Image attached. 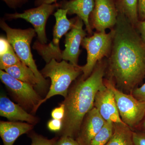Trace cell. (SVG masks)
<instances>
[{
    "label": "cell",
    "instance_id": "29",
    "mask_svg": "<svg viewBox=\"0 0 145 145\" xmlns=\"http://www.w3.org/2000/svg\"><path fill=\"white\" fill-rule=\"evenodd\" d=\"M10 45L7 39L3 36L0 39V55L5 54L9 49Z\"/></svg>",
    "mask_w": 145,
    "mask_h": 145
},
{
    "label": "cell",
    "instance_id": "16",
    "mask_svg": "<svg viewBox=\"0 0 145 145\" xmlns=\"http://www.w3.org/2000/svg\"><path fill=\"white\" fill-rule=\"evenodd\" d=\"M34 126L27 123L1 121L0 136L3 145H13L20 136L32 131Z\"/></svg>",
    "mask_w": 145,
    "mask_h": 145
},
{
    "label": "cell",
    "instance_id": "27",
    "mask_svg": "<svg viewBox=\"0 0 145 145\" xmlns=\"http://www.w3.org/2000/svg\"><path fill=\"white\" fill-rule=\"evenodd\" d=\"M54 145H80L76 139L70 137H61Z\"/></svg>",
    "mask_w": 145,
    "mask_h": 145
},
{
    "label": "cell",
    "instance_id": "21",
    "mask_svg": "<svg viewBox=\"0 0 145 145\" xmlns=\"http://www.w3.org/2000/svg\"><path fill=\"white\" fill-rule=\"evenodd\" d=\"M21 62L11 45L7 52L0 55V68L1 70H5L6 69L18 64Z\"/></svg>",
    "mask_w": 145,
    "mask_h": 145
},
{
    "label": "cell",
    "instance_id": "30",
    "mask_svg": "<svg viewBox=\"0 0 145 145\" xmlns=\"http://www.w3.org/2000/svg\"><path fill=\"white\" fill-rule=\"evenodd\" d=\"M138 13L139 19L143 21L145 19V0H138Z\"/></svg>",
    "mask_w": 145,
    "mask_h": 145
},
{
    "label": "cell",
    "instance_id": "15",
    "mask_svg": "<svg viewBox=\"0 0 145 145\" xmlns=\"http://www.w3.org/2000/svg\"><path fill=\"white\" fill-rule=\"evenodd\" d=\"M60 8L67 10V14H75L85 25L86 31L90 35L93 31L89 22V17L94 6L95 0H64L59 3Z\"/></svg>",
    "mask_w": 145,
    "mask_h": 145
},
{
    "label": "cell",
    "instance_id": "25",
    "mask_svg": "<svg viewBox=\"0 0 145 145\" xmlns=\"http://www.w3.org/2000/svg\"><path fill=\"white\" fill-rule=\"evenodd\" d=\"M65 105L61 103L59 106L53 109L51 112V115L52 119L61 120L63 121L65 116Z\"/></svg>",
    "mask_w": 145,
    "mask_h": 145
},
{
    "label": "cell",
    "instance_id": "19",
    "mask_svg": "<svg viewBox=\"0 0 145 145\" xmlns=\"http://www.w3.org/2000/svg\"><path fill=\"white\" fill-rule=\"evenodd\" d=\"M118 13L124 15L135 27L139 22L138 0H114Z\"/></svg>",
    "mask_w": 145,
    "mask_h": 145
},
{
    "label": "cell",
    "instance_id": "2",
    "mask_svg": "<svg viewBox=\"0 0 145 145\" xmlns=\"http://www.w3.org/2000/svg\"><path fill=\"white\" fill-rule=\"evenodd\" d=\"M105 62L98 63L93 72L86 80L80 78L69 90L62 103L65 113L63 126L58 135L61 137H70L76 139L86 114L94 107L96 93L105 86L103 79Z\"/></svg>",
    "mask_w": 145,
    "mask_h": 145
},
{
    "label": "cell",
    "instance_id": "10",
    "mask_svg": "<svg viewBox=\"0 0 145 145\" xmlns=\"http://www.w3.org/2000/svg\"><path fill=\"white\" fill-rule=\"evenodd\" d=\"M118 12L114 0H95V6L89 17L91 28L105 32L117 23Z\"/></svg>",
    "mask_w": 145,
    "mask_h": 145
},
{
    "label": "cell",
    "instance_id": "20",
    "mask_svg": "<svg viewBox=\"0 0 145 145\" xmlns=\"http://www.w3.org/2000/svg\"><path fill=\"white\" fill-rule=\"evenodd\" d=\"M114 130V123L106 122L103 127L91 141L89 145H105L111 137Z\"/></svg>",
    "mask_w": 145,
    "mask_h": 145
},
{
    "label": "cell",
    "instance_id": "18",
    "mask_svg": "<svg viewBox=\"0 0 145 145\" xmlns=\"http://www.w3.org/2000/svg\"><path fill=\"white\" fill-rule=\"evenodd\" d=\"M133 131L124 123H114L113 133L105 145H133Z\"/></svg>",
    "mask_w": 145,
    "mask_h": 145
},
{
    "label": "cell",
    "instance_id": "33",
    "mask_svg": "<svg viewBox=\"0 0 145 145\" xmlns=\"http://www.w3.org/2000/svg\"><path fill=\"white\" fill-rule=\"evenodd\" d=\"M135 130H141L145 131V114L140 125Z\"/></svg>",
    "mask_w": 145,
    "mask_h": 145
},
{
    "label": "cell",
    "instance_id": "22",
    "mask_svg": "<svg viewBox=\"0 0 145 145\" xmlns=\"http://www.w3.org/2000/svg\"><path fill=\"white\" fill-rule=\"evenodd\" d=\"M27 135L31 140V145H54L59 138V137H56L48 139L32 130L29 132Z\"/></svg>",
    "mask_w": 145,
    "mask_h": 145
},
{
    "label": "cell",
    "instance_id": "23",
    "mask_svg": "<svg viewBox=\"0 0 145 145\" xmlns=\"http://www.w3.org/2000/svg\"><path fill=\"white\" fill-rule=\"evenodd\" d=\"M63 126V121L61 120L52 119L48 122L47 127L50 131L55 133H59L61 131Z\"/></svg>",
    "mask_w": 145,
    "mask_h": 145
},
{
    "label": "cell",
    "instance_id": "13",
    "mask_svg": "<svg viewBox=\"0 0 145 145\" xmlns=\"http://www.w3.org/2000/svg\"><path fill=\"white\" fill-rule=\"evenodd\" d=\"M106 122L93 107L84 118L76 140L80 145H89Z\"/></svg>",
    "mask_w": 145,
    "mask_h": 145
},
{
    "label": "cell",
    "instance_id": "9",
    "mask_svg": "<svg viewBox=\"0 0 145 145\" xmlns=\"http://www.w3.org/2000/svg\"><path fill=\"white\" fill-rule=\"evenodd\" d=\"M59 7V3H57L44 4L36 8L25 10L22 13H7L5 17L8 20L22 19L30 23L34 27L38 41L42 44H46L48 42L45 30L47 21L54 10Z\"/></svg>",
    "mask_w": 145,
    "mask_h": 145
},
{
    "label": "cell",
    "instance_id": "24",
    "mask_svg": "<svg viewBox=\"0 0 145 145\" xmlns=\"http://www.w3.org/2000/svg\"><path fill=\"white\" fill-rule=\"evenodd\" d=\"M133 145H145V131H133Z\"/></svg>",
    "mask_w": 145,
    "mask_h": 145
},
{
    "label": "cell",
    "instance_id": "7",
    "mask_svg": "<svg viewBox=\"0 0 145 145\" xmlns=\"http://www.w3.org/2000/svg\"><path fill=\"white\" fill-rule=\"evenodd\" d=\"M67 15V10L60 8L57 9L54 14L56 23L53 30L52 41L46 44H42L38 40L34 43L33 45V49L37 50L46 63L52 59L59 62L62 59V50L60 49L59 46L60 40L63 36L71 29L75 21V18L69 20Z\"/></svg>",
    "mask_w": 145,
    "mask_h": 145
},
{
    "label": "cell",
    "instance_id": "32",
    "mask_svg": "<svg viewBox=\"0 0 145 145\" xmlns=\"http://www.w3.org/2000/svg\"><path fill=\"white\" fill-rule=\"evenodd\" d=\"M57 0H36L34 4L36 6H39L44 4H52L53 3H56Z\"/></svg>",
    "mask_w": 145,
    "mask_h": 145
},
{
    "label": "cell",
    "instance_id": "31",
    "mask_svg": "<svg viewBox=\"0 0 145 145\" xmlns=\"http://www.w3.org/2000/svg\"><path fill=\"white\" fill-rule=\"evenodd\" d=\"M138 32L145 42V19L143 21H139L136 26Z\"/></svg>",
    "mask_w": 145,
    "mask_h": 145
},
{
    "label": "cell",
    "instance_id": "3",
    "mask_svg": "<svg viewBox=\"0 0 145 145\" xmlns=\"http://www.w3.org/2000/svg\"><path fill=\"white\" fill-rule=\"evenodd\" d=\"M0 27L6 33L8 42L21 61L34 72L40 84L39 90H44L47 85V82L37 68L30 46L32 39L36 35L35 29L31 28L25 29L12 28L2 20Z\"/></svg>",
    "mask_w": 145,
    "mask_h": 145
},
{
    "label": "cell",
    "instance_id": "6",
    "mask_svg": "<svg viewBox=\"0 0 145 145\" xmlns=\"http://www.w3.org/2000/svg\"><path fill=\"white\" fill-rule=\"evenodd\" d=\"M104 83L113 91L122 121L135 130L144 116L145 103L137 100L131 93H125L118 89L110 80H105Z\"/></svg>",
    "mask_w": 145,
    "mask_h": 145
},
{
    "label": "cell",
    "instance_id": "8",
    "mask_svg": "<svg viewBox=\"0 0 145 145\" xmlns=\"http://www.w3.org/2000/svg\"><path fill=\"white\" fill-rule=\"evenodd\" d=\"M0 79L18 104L31 114L36 113L43 99L32 86L15 79L1 69Z\"/></svg>",
    "mask_w": 145,
    "mask_h": 145
},
{
    "label": "cell",
    "instance_id": "4",
    "mask_svg": "<svg viewBox=\"0 0 145 145\" xmlns=\"http://www.w3.org/2000/svg\"><path fill=\"white\" fill-rule=\"evenodd\" d=\"M41 73L44 78H50L51 85L46 96L41 102L40 105L56 95H61L65 98L70 85L82 72L80 66L75 67L64 60L59 62L52 59L46 63Z\"/></svg>",
    "mask_w": 145,
    "mask_h": 145
},
{
    "label": "cell",
    "instance_id": "14",
    "mask_svg": "<svg viewBox=\"0 0 145 145\" xmlns=\"http://www.w3.org/2000/svg\"><path fill=\"white\" fill-rule=\"evenodd\" d=\"M0 115L10 121H25L34 125L39 121L37 117L28 113L19 104L13 103L3 94L0 97Z\"/></svg>",
    "mask_w": 145,
    "mask_h": 145
},
{
    "label": "cell",
    "instance_id": "12",
    "mask_svg": "<svg viewBox=\"0 0 145 145\" xmlns=\"http://www.w3.org/2000/svg\"><path fill=\"white\" fill-rule=\"evenodd\" d=\"M94 107L106 122L123 123L119 115L113 91L106 86L96 93Z\"/></svg>",
    "mask_w": 145,
    "mask_h": 145
},
{
    "label": "cell",
    "instance_id": "26",
    "mask_svg": "<svg viewBox=\"0 0 145 145\" xmlns=\"http://www.w3.org/2000/svg\"><path fill=\"white\" fill-rule=\"evenodd\" d=\"M131 93L138 101L145 103V83L140 87L135 88Z\"/></svg>",
    "mask_w": 145,
    "mask_h": 145
},
{
    "label": "cell",
    "instance_id": "1",
    "mask_svg": "<svg viewBox=\"0 0 145 145\" xmlns=\"http://www.w3.org/2000/svg\"><path fill=\"white\" fill-rule=\"evenodd\" d=\"M108 69L116 88L131 93L145 76V42L136 27L118 13Z\"/></svg>",
    "mask_w": 145,
    "mask_h": 145
},
{
    "label": "cell",
    "instance_id": "28",
    "mask_svg": "<svg viewBox=\"0 0 145 145\" xmlns=\"http://www.w3.org/2000/svg\"><path fill=\"white\" fill-rule=\"evenodd\" d=\"M10 8H16L21 7L27 2L28 0H2Z\"/></svg>",
    "mask_w": 145,
    "mask_h": 145
},
{
    "label": "cell",
    "instance_id": "5",
    "mask_svg": "<svg viewBox=\"0 0 145 145\" xmlns=\"http://www.w3.org/2000/svg\"><path fill=\"white\" fill-rule=\"evenodd\" d=\"M114 30L108 33L94 32L89 37H85L82 45L87 52V62L83 66H80L82 72L81 78L86 80L93 72V69L104 57H107L111 51Z\"/></svg>",
    "mask_w": 145,
    "mask_h": 145
},
{
    "label": "cell",
    "instance_id": "11",
    "mask_svg": "<svg viewBox=\"0 0 145 145\" xmlns=\"http://www.w3.org/2000/svg\"><path fill=\"white\" fill-rule=\"evenodd\" d=\"M75 18V22L72 28L65 35V48L62 52V59L66 61H69L75 67H79L78 58L81 52L80 46L87 34L83 29V21L78 16Z\"/></svg>",
    "mask_w": 145,
    "mask_h": 145
},
{
    "label": "cell",
    "instance_id": "17",
    "mask_svg": "<svg viewBox=\"0 0 145 145\" xmlns=\"http://www.w3.org/2000/svg\"><path fill=\"white\" fill-rule=\"evenodd\" d=\"M4 71L15 79L27 83L39 90L40 84L34 72L22 62Z\"/></svg>",
    "mask_w": 145,
    "mask_h": 145
}]
</instances>
